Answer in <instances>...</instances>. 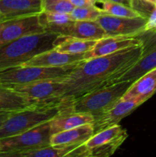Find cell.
<instances>
[{
  "instance_id": "3",
  "label": "cell",
  "mask_w": 156,
  "mask_h": 157,
  "mask_svg": "<svg viewBox=\"0 0 156 157\" xmlns=\"http://www.w3.org/2000/svg\"><path fill=\"white\" fill-rule=\"evenodd\" d=\"M58 35L45 32L21 37L0 45V72L21 65L38 54L54 48Z\"/></svg>"
},
{
  "instance_id": "25",
  "label": "cell",
  "mask_w": 156,
  "mask_h": 157,
  "mask_svg": "<svg viewBox=\"0 0 156 157\" xmlns=\"http://www.w3.org/2000/svg\"><path fill=\"white\" fill-rule=\"evenodd\" d=\"M104 14L101 8L96 6L74 7L69 15L73 21H97Z\"/></svg>"
},
{
  "instance_id": "1",
  "label": "cell",
  "mask_w": 156,
  "mask_h": 157,
  "mask_svg": "<svg viewBox=\"0 0 156 157\" xmlns=\"http://www.w3.org/2000/svg\"><path fill=\"white\" fill-rule=\"evenodd\" d=\"M142 52V44L104 56L84 59L63 77L65 92L63 97L76 98L108 84L133 65Z\"/></svg>"
},
{
  "instance_id": "22",
  "label": "cell",
  "mask_w": 156,
  "mask_h": 157,
  "mask_svg": "<svg viewBox=\"0 0 156 157\" xmlns=\"http://www.w3.org/2000/svg\"><path fill=\"white\" fill-rule=\"evenodd\" d=\"M80 146V145H79ZM78 146L56 147L49 145L26 151L18 152L12 155L13 157H66L67 153Z\"/></svg>"
},
{
  "instance_id": "16",
  "label": "cell",
  "mask_w": 156,
  "mask_h": 157,
  "mask_svg": "<svg viewBox=\"0 0 156 157\" xmlns=\"http://www.w3.org/2000/svg\"><path fill=\"white\" fill-rule=\"evenodd\" d=\"M41 12V0H0V21Z\"/></svg>"
},
{
  "instance_id": "23",
  "label": "cell",
  "mask_w": 156,
  "mask_h": 157,
  "mask_svg": "<svg viewBox=\"0 0 156 157\" xmlns=\"http://www.w3.org/2000/svg\"><path fill=\"white\" fill-rule=\"evenodd\" d=\"M96 2H100L102 4L101 9L103 11L104 14L106 15L125 18L146 17L139 11L122 3L116 2L111 0H96Z\"/></svg>"
},
{
  "instance_id": "13",
  "label": "cell",
  "mask_w": 156,
  "mask_h": 157,
  "mask_svg": "<svg viewBox=\"0 0 156 157\" xmlns=\"http://www.w3.org/2000/svg\"><path fill=\"white\" fill-rule=\"evenodd\" d=\"M50 32L86 40H99L107 36L97 21H72Z\"/></svg>"
},
{
  "instance_id": "32",
  "label": "cell",
  "mask_w": 156,
  "mask_h": 157,
  "mask_svg": "<svg viewBox=\"0 0 156 157\" xmlns=\"http://www.w3.org/2000/svg\"><path fill=\"white\" fill-rule=\"evenodd\" d=\"M2 152V144H1V141H0V153Z\"/></svg>"
},
{
  "instance_id": "21",
  "label": "cell",
  "mask_w": 156,
  "mask_h": 157,
  "mask_svg": "<svg viewBox=\"0 0 156 157\" xmlns=\"http://www.w3.org/2000/svg\"><path fill=\"white\" fill-rule=\"evenodd\" d=\"M35 102L16 93L6 86L0 84V112H12L23 110Z\"/></svg>"
},
{
  "instance_id": "4",
  "label": "cell",
  "mask_w": 156,
  "mask_h": 157,
  "mask_svg": "<svg viewBox=\"0 0 156 157\" xmlns=\"http://www.w3.org/2000/svg\"><path fill=\"white\" fill-rule=\"evenodd\" d=\"M132 84V82L123 81L106 84L74 98L73 112L89 113L96 117L119 101Z\"/></svg>"
},
{
  "instance_id": "17",
  "label": "cell",
  "mask_w": 156,
  "mask_h": 157,
  "mask_svg": "<svg viewBox=\"0 0 156 157\" xmlns=\"http://www.w3.org/2000/svg\"><path fill=\"white\" fill-rule=\"evenodd\" d=\"M93 134V125L87 124L50 135V144L56 147L79 146L88 140Z\"/></svg>"
},
{
  "instance_id": "2",
  "label": "cell",
  "mask_w": 156,
  "mask_h": 157,
  "mask_svg": "<svg viewBox=\"0 0 156 157\" xmlns=\"http://www.w3.org/2000/svg\"><path fill=\"white\" fill-rule=\"evenodd\" d=\"M73 99L70 97H61L51 101L35 103L23 110L12 112L0 127V140L50 122L61 113L73 111Z\"/></svg>"
},
{
  "instance_id": "18",
  "label": "cell",
  "mask_w": 156,
  "mask_h": 157,
  "mask_svg": "<svg viewBox=\"0 0 156 157\" xmlns=\"http://www.w3.org/2000/svg\"><path fill=\"white\" fill-rule=\"evenodd\" d=\"M155 93L156 68H154L132 82L121 99L128 100L136 98L145 103Z\"/></svg>"
},
{
  "instance_id": "26",
  "label": "cell",
  "mask_w": 156,
  "mask_h": 157,
  "mask_svg": "<svg viewBox=\"0 0 156 157\" xmlns=\"http://www.w3.org/2000/svg\"><path fill=\"white\" fill-rule=\"evenodd\" d=\"M42 12L69 14L74 6L69 0H41Z\"/></svg>"
},
{
  "instance_id": "10",
  "label": "cell",
  "mask_w": 156,
  "mask_h": 157,
  "mask_svg": "<svg viewBox=\"0 0 156 157\" xmlns=\"http://www.w3.org/2000/svg\"><path fill=\"white\" fill-rule=\"evenodd\" d=\"M39 15L18 17L0 21V45L21 37L45 32Z\"/></svg>"
},
{
  "instance_id": "20",
  "label": "cell",
  "mask_w": 156,
  "mask_h": 157,
  "mask_svg": "<svg viewBox=\"0 0 156 157\" xmlns=\"http://www.w3.org/2000/svg\"><path fill=\"white\" fill-rule=\"evenodd\" d=\"M97 40H86L70 36L58 35L54 49L64 53L80 55L91 50Z\"/></svg>"
},
{
  "instance_id": "5",
  "label": "cell",
  "mask_w": 156,
  "mask_h": 157,
  "mask_svg": "<svg viewBox=\"0 0 156 157\" xmlns=\"http://www.w3.org/2000/svg\"><path fill=\"white\" fill-rule=\"evenodd\" d=\"M76 64L77 63L58 67L16 66L0 72V84L10 86L28 84L44 79L63 78L68 75L74 68Z\"/></svg>"
},
{
  "instance_id": "12",
  "label": "cell",
  "mask_w": 156,
  "mask_h": 157,
  "mask_svg": "<svg viewBox=\"0 0 156 157\" xmlns=\"http://www.w3.org/2000/svg\"><path fill=\"white\" fill-rule=\"evenodd\" d=\"M143 103V101L136 98L128 100L120 99L108 110L94 118L93 124L94 133L119 124L121 120L129 115Z\"/></svg>"
},
{
  "instance_id": "8",
  "label": "cell",
  "mask_w": 156,
  "mask_h": 157,
  "mask_svg": "<svg viewBox=\"0 0 156 157\" xmlns=\"http://www.w3.org/2000/svg\"><path fill=\"white\" fill-rule=\"evenodd\" d=\"M128 137L125 128L119 124L94 133L84 144L87 157H109Z\"/></svg>"
},
{
  "instance_id": "7",
  "label": "cell",
  "mask_w": 156,
  "mask_h": 157,
  "mask_svg": "<svg viewBox=\"0 0 156 157\" xmlns=\"http://www.w3.org/2000/svg\"><path fill=\"white\" fill-rule=\"evenodd\" d=\"M136 37L142 41V55L132 67L110 84L123 81L134 82L145 73L156 68V32L144 31Z\"/></svg>"
},
{
  "instance_id": "11",
  "label": "cell",
  "mask_w": 156,
  "mask_h": 157,
  "mask_svg": "<svg viewBox=\"0 0 156 157\" xmlns=\"http://www.w3.org/2000/svg\"><path fill=\"white\" fill-rule=\"evenodd\" d=\"M148 18H125L103 14L97 19L107 36L136 37L145 31Z\"/></svg>"
},
{
  "instance_id": "28",
  "label": "cell",
  "mask_w": 156,
  "mask_h": 157,
  "mask_svg": "<svg viewBox=\"0 0 156 157\" xmlns=\"http://www.w3.org/2000/svg\"><path fill=\"white\" fill-rule=\"evenodd\" d=\"M74 7H86L96 6V0H69Z\"/></svg>"
},
{
  "instance_id": "29",
  "label": "cell",
  "mask_w": 156,
  "mask_h": 157,
  "mask_svg": "<svg viewBox=\"0 0 156 157\" xmlns=\"http://www.w3.org/2000/svg\"><path fill=\"white\" fill-rule=\"evenodd\" d=\"M10 113L9 112H0V127L7 120Z\"/></svg>"
},
{
  "instance_id": "19",
  "label": "cell",
  "mask_w": 156,
  "mask_h": 157,
  "mask_svg": "<svg viewBox=\"0 0 156 157\" xmlns=\"http://www.w3.org/2000/svg\"><path fill=\"white\" fill-rule=\"evenodd\" d=\"M94 117L91 114L69 111L61 113L50 121V134L68 130L87 124H93Z\"/></svg>"
},
{
  "instance_id": "15",
  "label": "cell",
  "mask_w": 156,
  "mask_h": 157,
  "mask_svg": "<svg viewBox=\"0 0 156 157\" xmlns=\"http://www.w3.org/2000/svg\"><path fill=\"white\" fill-rule=\"evenodd\" d=\"M84 59V54L72 55L54 50L45 51L38 54L21 65L58 67L76 64Z\"/></svg>"
},
{
  "instance_id": "30",
  "label": "cell",
  "mask_w": 156,
  "mask_h": 157,
  "mask_svg": "<svg viewBox=\"0 0 156 157\" xmlns=\"http://www.w3.org/2000/svg\"><path fill=\"white\" fill-rule=\"evenodd\" d=\"M111 1L122 3V4L126 5V6H129V7H132V0H111Z\"/></svg>"
},
{
  "instance_id": "31",
  "label": "cell",
  "mask_w": 156,
  "mask_h": 157,
  "mask_svg": "<svg viewBox=\"0 0 156 157\" xmlns=\"http://www.w3.org/2000/svg\"><path fill=\"white\" fill-rule=\"evenodd\" d=\"M139 1L142 2L148 3V4L153 5V6H156V0H139Z\"/></svg>"
},
{
  "instance_id": "27",
  "label": "cell",
  "mask_w": 156,
  "mask_h": 157,
  "mask_svg": "<svg viewBox=\"0 0 156 157\" xmlns=\"http://www.w3.org/2000/svg\"><path fill=\"white\" fill-rule=\"evenodd\" d=\"M145 31H154L156 32V6L153 9L152 12L148 15Z\"/></svg>"
},
{
  "instance_id": "9",
  "label": "cell",
  "mask_w": 156,
  "mask_h": 157,
  "mask_svg": "<svg viewBox=\"0 0 156 157\" xmlns=\"http://www.w3.org/2000/svg\"><path fill=\"white\" fill-rule=\"evenodd\" d=\"M32 102H44L64 96L65 82L63 78L44 79L24 84L6 86Z\"/></svg>"
},
{
  "instance_id": "14",
  "label": "cell",
  "mask_w": 156,
  "mask_h": 157,
  "mask_svg": "<svg viewBox=\"0 0 156 157\" xmlns=\"http://www.w3.org/2000/svg\"><path fill=\"white\" fill-rule=\"evenodd\" d=\"M142 41L138 37L106 36L97 40L93 48L84 54V59L113 54L126 48L139 46Z\"/></svg>"
},
{
  "instance_id": "6",
  "label": "cell",
  "mask_w": 156,
  "mask_h": 157,
  "mask_svg": "<svg viewBox=\"0 0 156 157\" xmlns=\"http://www.w3.org/2000/svg\"><path fill=\"white\" fill-rule=\"evenodd\" d=\"M50 122H47L15 136L0 140V156L11 157L15 153L50 145Z\"/></svg>"
},
{
  "instance_id": "24",
  "label": "cell",
  "mask_w": 156,
  "mask_h": 157,
  "mask_svg": "<svg viewBox=\"0 0 156 157\" xmlns=\"http://www.w3.org/2000/svg\"><path fill=\"white\" fill-rule=\"evenodd\" d=\"M39 16L40 21L44 26L45 32H51L53 29L68 24L73 21L69 14L42 12Z\"/></svg>"
}]
</instances>
